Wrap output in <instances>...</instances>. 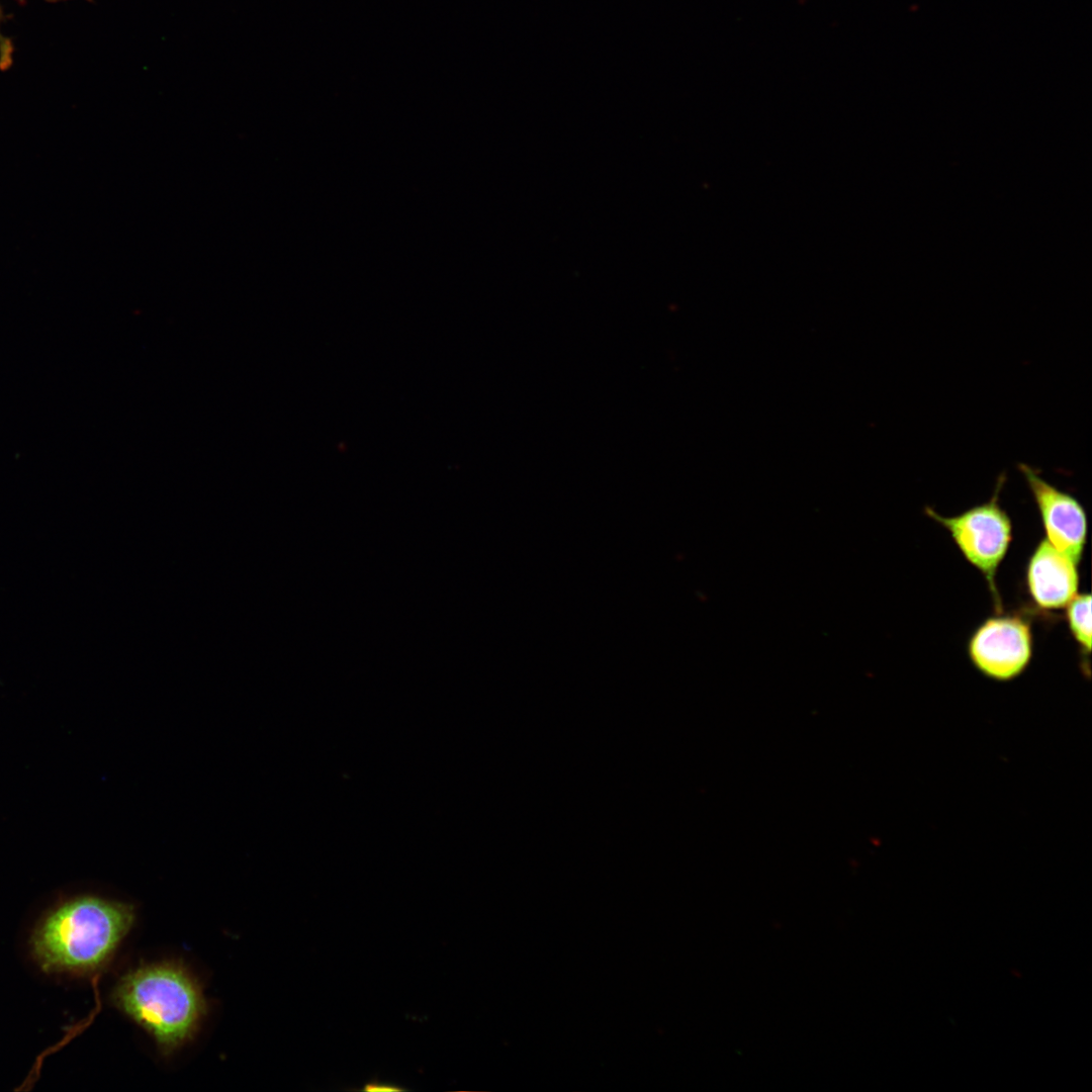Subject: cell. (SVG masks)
Masks as SVG:
<instances>
[{
  "label": "cell",
  "mask_w": 1092,
  "mask_h": 1092,
  "mask_svg": "<svg viewBox=\"0 0 1092 1092\" xmlns=\"http://www.w3.org/2000/svg\"><path fill=\"white\" fill-rule=\"evenodd\" d=\"M1068 627L1087 655L1091 650V595H1076L1065 607Z\"/></svg>",
  "instance_id": "obj_7"
},
{
  "label": "cell",
  "mask_w": 1092,
  "mask_h": 1092,
  "mask_svg": "<svg viewBox=\"0 0 1092 1092\" xmlns=\"http://www.w3.org/2000/svg\"><path fill=\"white\" fill-rule=\"evenodd\" d=\"M968 653L985 676L1000 681L1013 679L1026 669L1032 656L1030 625L1019 616L991 617L971 636Z\"/></svg>",
  "instance_id": "obj_4"
},
{
  "label": "cell",
  "mask_w": 1092,
  "mask_h": 1092,
  "mask_svg": "<svg viewBox=\"0 0 1092 1092\" xmlns=\"http://www.w3.org/2000/svg\"><path fill=\"white\" fill-rule=\"evenodd\" d=\"M1037 506L1045 539L1075 563H1079L1087 538V516L1079 500L1051 484L1026 464H1019Z\"/></svg>",
  "instance_id": "obj_5"
},
{
  "label": "cell",
  "mask_w": 1092,
  "mask_h": 1092,
  "mask_svg": "<svg viewBox=\"0 0 1092 1092\" xmlns=\"http://www.w3.org/2000/svg\"><path fill=\"white\" fill-rule=\"evenodd\" d=\"M134 919L128 903L91 895L67 899L34 927L32 958L49 974H94L111 960Z\"/></svg>",
  "instance_id": "obj_1"
},
{
  "label": "cell",
  "mask_w": 1092,
  "mask_h": 1092,
  "mask_svg": "<svg viewBox=\"0 0 1092 1092\" xmlns=\"http://www.w3.org/2000/svg\"><path fill=\"white\" fill-rule=\"evenodd\" d=\"M111 999L165 1055L188 1042L206 1013L198 981L184 966L173 962L142 965L126 972L115 984Z\"/></svg>",
  "instance_id": "obj_2"
},
{
  "label": "cell",
  "mask_w": 1092,
  "mask_h": 1092,
  "mask_svg": "<svg viewBox=\"0 0 1092 1092\" xmlns=\"http://www.w3.org/2000/svg\"><path fill=\"white\" fill-rule=\"evenodd\" d=\"M364 1089L366 1091H372V1092H379V1091L380 1092H385V1091L391 1092V1091H400V1090H402L401 1088H398L393 1084L377 1083V1082L367 1083Z\"/></svg>",
  "instance_id": "obj_8"
},
{
  "label": "cell",
  "mask_w": 1092,
  "mask_h": 1092,
  "mask_svg": "<svg viewBox=\"0 0 1092 1092\" xmlns=\"http://www.w3.org/2000/svg\"><path fill=\"white\" fill-rule=\"evenodd\" d=\"M1004 481L1003 474L990 500L960 515L943 517L932 508H925V514L949 532L964 557L984 575L998 613L1002 610L995 577L1012 540L1010 518L998 500Z\"/></svg>",
  "instance_id": "obj_3"
},
{
  "label": "cell",
  "mask_w": 1092,
  "mask_h": 1092,
  "mask_svg": "<svg viewBox=\"0 0 1092 1092\" xmlns=\"http://www.w3.org/2000/svg\"><path fill=\"white\" fill-rule=\"evenodd\" d=\"M1026 584L1037 607L1044 610L1065 608L1078 592L1077 563L1044 538L1028 560Z\"/></svg>",
  "instance_id": "obj_6"
}]
</instances>
